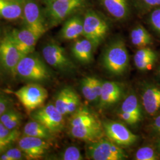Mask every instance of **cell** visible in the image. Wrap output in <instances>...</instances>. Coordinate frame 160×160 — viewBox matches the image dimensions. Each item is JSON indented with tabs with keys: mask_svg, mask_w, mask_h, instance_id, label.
Segmentation results:
<instances>
[{
	"mask_svg": "<svg viewBox=\"0 0 160 160\" xmlns=\"http://www.w3.org/2000/svg\"><path fill=\"white\" fill-rule=\"evenodd\" d=\"M23 132L26 136L39 138L43 139H49L52 133L45 126L36 120L27 123L24 126Z\"/></svg>",
	"mask_w": 160,
	"mask_h": 160,
	"instance_id": "cell-23",
	"label": "cell"
},
{
	"mask_svg": "<svg viewBox=\"0 0 160 160\" xmlns=\"http://www.w3.org/2000/svg\"><path fill=\"white\" fill-rule=\"evenodd\" d=\"M11 1H16V2H19V3H20V4H23L24 3V1L25 0H11Z\"/></svg>",
	"mask_w": 160,
	"mask_h": 160,
	"instance_id": "cell-40",
	"label": "cell"
},
{
	"mask_svg": "<svg viewBox=\"0 0 160 160\" xmlns=\"http://www.w3.org/2000/svg\"><path fill=\"white\" fill-rule=\"evenodd\" d=\"M42 54L46 63L58 70L69 71L75 68L64 49L57 43L47 44L43 48Z\"/></svg>",
	"mask_w": 160,
	"mask_h": 160,
	"instance_id": "cell-8",
	"label": "cell"
},
{
	"mask_svg": "<svg viewBox=\"0 0 160 160\" xmlns=\"http://www.w3.org/2000/svg\"><path fill=\"white\" fill-rule=\"evenodd\" d=\"M22 120L21 114L13 109H8L0 118V121L10 131L17 129Z\"/></svg>",
	"mask_w": 160,
	"mask_h": 160,
	"instance_id": "cell-25",
	"label": "cell"
},
{
	"mask_svg": "<svg viewBox=\"0 0 160 160\" xmlns=\"http://www.w3.org/2000/svg\"><path fill=\"white\" fill-rule=\"evenodd\" d=\"M132 43L138 48H144L151 43L152 38L143 26L138 25L131 33Z\"/></svg>",
	"mask_w": 160,
	"mask_h": 160,
	"instance_id": "cell-24",
	"label": "cell"
},
{
	"mask_svg": "<svg viewBox=\"0 0 160 160\" xmlns=\"http://www.w3.org/2000/svg\"><path fill=\"white\" fill-rule=\"evenodd\" d=\"M10 92L17 97L29 113L41 108L48 96L46 89L35 83L27 84L16 91H10Z\"/></svg>",
	"mask_w": 160,
	"mask_h": 160,
	"instance_id": "cell-2",
	"label": "cell"
},
{
	"mask_svg": "<svg viewBox=\"0 0 160 160\" xmlns=\"http://www.w3.org/2000/svg\"><path fill=\"white\" fill-rule=\"evenodd\" d=\"M71 90V89L68 88H63L61 90L58 94L54 104L58 110L63 116L67 114V109Z\"/></svg>",
	"mask_w": 160,
	"mask_h": 160,
	"instance_id": "cell-28",
	"label": "cell"
},
{
	"mask_svg": "<svg viewBox=\"0 0 160 160\" xmlns=\"http://www.w3.org/2000/svg\"><path fill=\"white\" fill-rule=\"evenodd\" d=\"M88 158L94 160H122L127 157L125 151L110 139H99L87 148Z\"/></svg>",
	"mask_w": 160,
	"mask_h": 160,
	"instance_id": "cell-4",
	"label": "cell"
},
{
	"mask_svg": "<svg viewBox=\"0 0 160 160\" xmlns=\"http://www.w3.org/2000/svg\"><path fill=\"white\" fill-rule=\"evenodd\" d=\"M80 103L79 96L74 91L71 90L67 105V114L74 113L76 110H77L78 106H80Z\"/></svg>",
	"mask_w": 160,
	"mask_h": 160,
	"instance_id": "cell-31",
	"label": "cell"
},
{
	"mask_svg": "<svg viewBox=\"0 0 160 160\" xmlns=\"http://www.w3.org/2000/svg\"><path fill=\"white\" fill-rule=\"evenodd\" d=\"M83 33V19L74 16L68 19L61 30V36L65 40H73Z\"/></svg>",
	"mask_w": 160,
	"mask_h": 160,
	"instance_id": "cell-18",
	"label": "cell"
},
{
	"mask_svg": "<svg viewBox=\"0 0 160 160\" xmlns=\"http://www.w3.org/2000/svg\"><path fill=\"white\" fill-rule=\"evenodd\" d=\"M121 111L134 115L138 119H141V108L137 96L132 94L126 97L122 104Z\"/></svg>",
	"mask_w": 160,
	"mask_h": 160,
	"instance_id": "cell-26",
	"label": "cell"
},
{
	"mask_svg": "<svg viewBox=\"0 0 160 160\" xmlns=\"http://www.w3.org/2000/svg\"><path fill=\"white\" fill-rule=\"evenodd\" d=\"M84 1L65 0L46 2V14L52 24H57L83 6Z\"/></svg>",
	"mask_w": 160,
	"mask_h": 160,
	"instance_id": "cell-7",
	"label": "cell"
},
{
	"mask_svg": "<svg viewBox=\"0 0 160 160\" xmlns=\"http://www.w3.org/2000/svg\"><path fill=\"white\" fill-rule=\"evenodd\" d=\"M61 159L63 160H83L79 149L74 146L69 147L63 151Z\"/></svg>",
	"mask_w": 160,
	"mask_h": 160,
	"instance_id": "cell-30",
	"label": "cell"
},
{
	"mask_svg": "<svg viewBox=\"0 0 160 160\" xmlns=\"http://www.w3.org/2000/svg\"><path fill=\"white\" fill-rule=\"evenodd\" d=\"M159 148H160V143H159Z\"/></svg>",
	"mask_w": 160,
	"mask_h": 160,
	"instance_id": "cell-42",
	"label": "cell"
},
{
	"mask_svg": "<svg viewBox=\"0 0 160 160\" xmlns=\"http://www.w3.org/2000/svg\"><path fill=\"white\" fill-rule=\"evenodd\" d=\"M32 119L42 124L51 132L61 131L64 126L63 115L61 114L54 104H48L32 112Z\"/></svg>",
	"mask_w": 160,
	"mask_h": 160,
	"instance_id": "cell-6",
	"label": "cell"
},
{
	"mask_svg": "<svg viewBox=\"0 0 160 160\" xmlns=\"http://www.w3.org/2000/svg\"><path fill=\"white\" fill-rule=\"evenodd\" d=\"M70 133L75 138L91 142L100 139L103 134L101 126H70Z\"/></svg>",
	"mask_w": 160,
	"mask_h": 160,
	"instance_id": "cell-15",
	"label": "cell"
},
{
	"mask_svg": "<svg viewBox=\"0 0 160 160\" xmlns=\"http://www.w3.org/2000/svg\"><path fill=\"white\" fill-rule=\"evenodd\" d=\"M16 75L24 80L43 81L50 78L47 67L39 58L26 55L23 57L17 65Z\"/></svg>",
	"mask_w": 160,
	"mask_h": 160,
	"instance_id": "cell-3",
	"label": "cell"
},
{
	"mask_svg": "<svg viewBox=\"0 0 160 160\" xmlns=\"http://www.w3.org/2000/svg\"><path fill=\"white\" fill-rule=\"evenodd\" d=\"M65 1V0H45L46 3L49 2H52V1Z\"/></svg>",
	"mask_w": 160,
	"mask_h": 160,
	"instance_id": "cell-41",
	"label": "cell"
},
{
	"mask_svg": "<svg viewBox=\"0 0 160 160\" xmlns=\"http://www.w3.org/2000/svg\"><path fill=\"white\" fill-rule=\"evenodd\" d=\"M129 57L125 43L121 40H115L103 54L104 68L114 75L123 74L128 68Z\"/></svg>",
	"mask_w": 160,
	"mask_h": 160,
	"instance_id": "cell-1",
	"label": "cell"
},
{
	"mask_svg": "<svg viewBox=\"0 0 160 160\" xmlns=\"http://www.w3.org/2000/svg\"><path fill=\"white\" fill-rule=\"evenodd\" d=\"M14 131H10L7 129L5 125L0 121V138L8 137Z\"/></svg>",
	"mask_w": 160,
	"mask_h": 160,
	"instance_id": "cell-37",
	"label": "cell"
},
{
	"mask_svg": "<svg viewBox=\"0 0 160 160\" xmlns=\"http://www.w3.org/2000/svg\"><path fill=\"white\" fill-rule=\"evenodd\" d=\"M19 134L18 131L16 129L8 137L0 138V154L10 147L12 143L17 140L19 137Z\"/></svg>",
	"mask_w": 160,
	"mask_h": 160,
	"instance_id": "cell-32",
	"label": "cell"
},
{
	"mask_svg": "<svg viewBox=\"0 0 160 160\" xmlns=\"http://www.w3.org/2000/svg\"><path fill=\"white\" fill-rule=\"evenodd\" d=\"M145 4L149 6H160V0H142Z\"/></svg>",
	"mask_w": 160,
	"mask_h": 160,
	"instance_id": "cell-38",
	"label": "cell"
},
{
	"mask_svg": "<svg viewBox=\"0 0 160 160\" xmlns=\"http://www.w3.org/2000/svg\"><path fill=\"white\" fill-rule=\"evenodd\" d=\"M150 22L154 29L160 33V8L152 12L150 16Z\"/></svg>",
	"mask_w": 160,
	"mask_h": 160,
	"instance_id": "cell-34",
	"label": "cell"
},
{
	"mask_svg": "<svg viewBox=\"0 0 160 160\" xmlns=\"http://www.w3.org/2000/svg\"><path fill=\"white\" fill-rule=\"evenodd\" d=\"M69 125L70 126H101L97 118L85 109L76 110L70 119Z\"/></svg>",
	"mask_w": 160,
	"mask_h": 160,
	"instance_id": "cell-21",
	"label": "cell"
},
{
	"mask_svg": "<svg viewBox=\"0 0 160 160\" xmlns=\"http://www.w3.org/2000/svg\"><path fill=\"white\" fill-rule=\"evenodd\" d=\"M108 30V23L97 12L88 11L85 14L82 35L92 42L94 49L102 42Z\"/></svg>",
	"mask_w": 160,
	"mask_h": 160,
	"instance_id": "cell-5",
	"label": "cell"
},
{
	"mask_svg": "<svg viewBox=\"0 0 160 160\" xmlns=\"http://www.w3.org/2000/svg\"><path fill=\"white\" fill-rule=\"evenodd\" d=\"M18 147L26 159L38 160L46 153L49 145L43 139L24 135L20 139Z\"/></svg>",
	"mask_w": 160,
	"mask_h": 160,
	"instance_id": "cell-12",
	"label": "cell"
},
{
	"mask_svg": "<svg viewBox=\"0 0 160 160\" xmlns=\"http://www.w3.org/2000/svg\"><path fill=\"white\" fill-rule=\"evenodd\" d=\"M106 11L113 17L122 20L125 18L129 12L128 0H100Z\"/></svg>",
	"mask_w": 160,
	"mask_h": 160,
	"instance_id": "cell-19",
	"label": "cell"
},
{
	"mask_svg": "<svg viewBox=\"0 0 160 160\" xmlns=\"http://www.w3.org/2000/svg\"><path fill=\"white\" fill-rule=\"evenodd\" d=\"M94 46L92 42L87 39L77 40L72 48V54L78 61L82 63L92 62L93 58Z\"/></svg>",
	"mask_w": 160,
	"mask_h": 160,
	"instance_id": "cell-17",
	"label": "cell"
},
{
	"mask_svg": "<svg viewBox=\"0 0 160 160\" xmlns=\"http://www.w3.org/2000/svg\"><path fill=\"white\" fill-rule=\"evenodd\" d=\"M95 77H86L81 81V90L84 97L90 102L98 100L94 87Z\"/></svg>",
	"mask_w": 160,
	"mask_h": 160,
	"instance_id": "cell-27",
	"label": "cell"
},
{
	"mask_svg": "<svg viewBox=\"0 0 160 160\" xmlns=\"http://www.w3.org/2000/svg\"><path fill=\"white\" fill-rule=\"evenodd\" d=\"M24 155L20 149L17 148L8 149L0 157L1 160H20L23 159Z\"/></svg>",
	"mask_w": 160,
	"mask_h": 160,
	"instance_id": "cell-33",
	"label": "cell"
},
{
	"mask_svg": "<svg viewBox=\"0 0 160 160\" xmlns=\"http://www.w3.org/2000/svg\"><path fill=\"white\" fill-rule=\"evenodd\" d=\"M10 103L9 100L4 96L0 95V118L6 111L10 109Z\"/></svg>",
	"mask_w": 160,
	"mask_h": 160,
	"instance_id": "cell-36",
	"label": "cell"
},
{
	"mask_svg": "<svg viewBox=\"0 0 160 160\" xmlns=\"http://www.w3.org/2000/svg\"><path fill=\"white\" fill-rule=\"evenodd\" d=\"M159 73H160V69H159Z\"/></svg>",
	"mask_w": 160,
	"mask_h": 160,
	"instance_id": "cell-43",
	"label": "cell"
},
{
	"mask_svg": "<svg viewBox=\"0 0 160 160\" xmlns=\"http://www.w3.org/2000/svg\"><path fill=\"white\" fill-rule=\"evenodd\" d=\"M154 126L155 129L160 133V115L155 118Z\"/></svg>",
	"mask_w": 160,
	"mask_h": 160,
	"instance_id": "cell-39",
	"label": "cell"
},
{
	"mask_svg": "<svg viewBox=\"0 0 160 160\" xmlns=\"http://www.w3.org/2000/svg\"><path fill=\"white\" fill-rule=\"evenodd\" d=\"M23 55L17 49L9 35L0 43V61L3 68L12 74L16 75L17 65Z\"/></svg>",
	"mask_w": 160,
	"mask_h": 160,
	"instance_id": "cell-9",
	"label": "cell"
},
{
	"mask_svg": "<svg viewBox=\"0 0 160 160\" xmlns=\"http://www.w3.org/2000/svg\"><path fill=\"white\" fill-rule=\"evenodd\" d=\"M22 4L11 0H0V17L13 20L22 15Z\"/></svg>",
	"mask_w": 160,
	"mask_h": 160,
	"instance_id": "cell-22",
	"label": "cell"
},
{
	"mask_svg": "<svg viewBox=\"0 0 160 160\" xmlns=\"http://www.w3.org/2000/svg\"><path fill=\"white\" fill-rule=\"evenodd\" d=\"M119 116L122 120H123L124 122H125L126 123H128L129 125L135 124L140 120L139 119H138L134 115L131 114V113H129L128 112H122V111H121V112L119 114Z\"/></svg>",
	"mask_w": 160,
	"mask_h": 160,
	"instance_id": "cell-35",
	"label": "cell"
},
{
	"mask_svg": "<svg viewBox=\"0 0 160 160\" xmlns=\"http://www.w3.org/2000/svg\"><path fill=\"white\" fill-rule=\"evenodd\" d=\"M9 36L17 49L24 57L34 52L36 45L40 38V36L27 28L14 30Z\"/></svg>",
	"mask_w": 160,
	"mask_h": 160,
	"instance_id": "cell-13",
	"label": "cell"
},
{
	"mask_svg": "<svg viewBox=\"0 0 160 160\" xmlns=\"http://www.w3.org/2000/svg\"><path fill=\"white\" fill-rule=\"evenodd\" d=\"M122 94L118 84L113 81H103L102 90L100 97V106H105L117 102Z\"/></svg>",
	"mask_w": 160,
	"mask_h": 160,
	"instance_id": "cell-16",
	"label": "cell"
},
{
	"mask_svg": "<svg viewBox=\"0 0 160 160\" xmlns=\"http://www.w3.org/2000/svg\"><path fill=\"white\" fill-rule=\"evenodd\" d=\"M103 125L106 136L119 146H129L137 141L138 136L121 123L108 122L104 123Z\"/></svg>",
	"mask_w": 160,
	"mask_h": 160,
	"instance_id": "cell-11",
	"label": "cell"
},
{
	"mask_svg": "<svg viewBox=\"0 0 160 160\" xmlns=\"http://www.w3.org/2000/svg\"><path fill=\"white\" fill-rule=\"evenodd\" d=\"M137 160H156L158 159L154 150L149 147H143L139 149L135 154Z\"/></svg>",
	"mask_w": 160,
	"mask_h": 160,
	"instance_id": "cell-29",
	"label": "cell"
},
{
	"mask_svg": "<svg viewBox=\"0 0 160 160\" xmlns=\"http://www.w3.org/2000/svg\"><path fill=\"white\" fill-rule=\"evenodd\" d=\"M157 59L154 51L149 48H141L138 50L134 56L135 66L141 71H146L152 68Z\"/></svg>",
	"mask_w": 160,
	"mask_h": 160,
	"instance_id": "cell-20",
	"label": "cell"
},
{
	"mask_svg": "<svg viewBox=\"0 0 160 160\" xmlns=\"http://www.w3.org/2000/svg\"><path fill=\"white\" fill-rule=\"evenodd\" d=\"M23 18L26 28L40 37L46 32L45 24L39 6L33 0H25L23 7Z\"/></svg>",
	"mask_w": 160,
	"mask_h": 160,
	"instance_id": "cell-10",
	"label": "cell"
},
{
	"mask_svg": "<svg viewBox=\"0 0 160 160\" xmlns=\"http://www.w3.org/2000/svg\"><path fill=\"white\" fill-rule=\"evenodd\" d=\"M144 109L147 113L154 115L160 109V88L154 86L147 87L142 96Z\"/></svg>",
	"mask_w": 160,
	"mask_h": 160,
	"instance_id": "cell-14",
	"label": "cell"
}]
</instances>
